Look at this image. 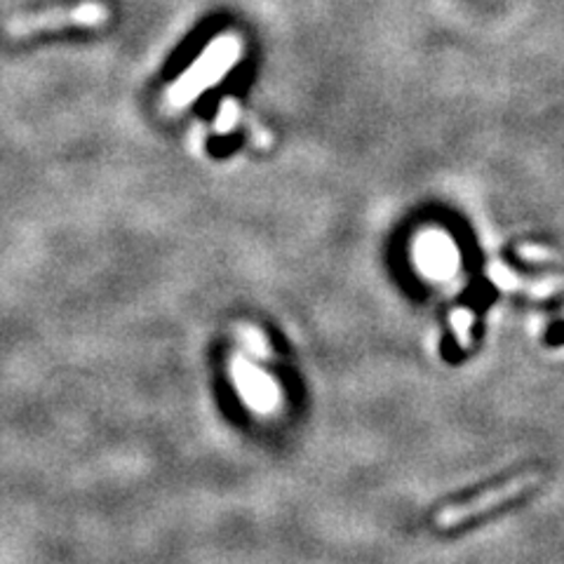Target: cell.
Returning <instances> with one entry per match:
<instances>
[{
	"label": "cell",
	"mask_w": 564,
	"mask_h": 564,
	"mask_svg": "<svg viewBox=\"0 0 564 564\" xmlns=\"http://www.w3.org/2000/svg\"><path fill=\"white\" fill-rule=\"evenodd\" d=\"M541 482H543L541 470H522L518 475H510V478L501 480L499 485H491L489 489L475 494V497H470L466 501H458V503L443 508L435 516V524L440 529H454L458 524L480 518V516L489 513V510H497L499 506L522 497V494L532 491Z\"/></svg>",
	"instance_id": "obj_1"
},
{
	"label": "cell",
	"mask_w": 564,
	"mask_h": 564,
	"mask_svg": "<svg viewBox=\"0 0 564 564\" xmlns=\"http://www.w3.org/2000/svg\"><path fill=\"white\" fill-rule=\"evenodd\" d=\"M238 59L240 43L234 35H219V39L203 52L200 59L186 70L182 80L172 87L170 101L174 106H186L188 101L196 99L205 87L217 85Z\"/></svg>",
	"instance_id": "obj_2"
},
{
	"label": "cell",
	"mask_w": 564,
	"mask_h": 564,
	"mask_svg": "<svg viewBox=\"0 0 564 564\" xmlns=\"http://www.w3.org/2000/svg\"><path fill=\"white\" fill-rule=\"evenodd\" d=\"M106 8L99 3H83L70 10H52L41 14H24L10 22V33L29 35L35 31L64 29V26H97L106 20Z\"/></svg>",
	"instance_id": "obj_3"
},
{
	"label": "cell",
	"mask_w": 564,
	"mask_h": 564,
	"mask_svg": "<svg viewBox=\"0 0 564 564\" xmlns=\"http://www.w3.org/2000/svg\"><path fill=\"white\" fill-rule=\"evenodd\" d=\"M240 118V106L236 99H226L221 101V109H219V118H217V132H228L231 130Z\"/></svg>",
	"instance_id": "obj_4"
}]
</instances>
